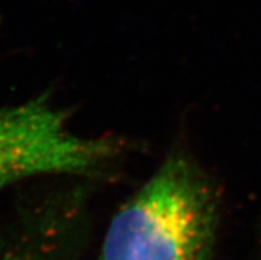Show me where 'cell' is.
<instances>
[{
  "mask_svg": "<svg viewBox=\"0 0 261 260\" xmlns=\"http://www.w3.org/2000/svg\"><path fill=\"white\" fill-rule=\"evenodd\" d=\"M220 201L187 150L174 149L117 210L99 260H211Z\"/></svg>",
  "mask_w": 261,
  "mask_h": 260,
  "instance_id": "1",
  "label": "cell"
},
{
  "mask_svg": "<svg viewBox=\"0 0 261 260\" xmlns=\"http://www.w3.org/2000/svg\"><path fill=\"white\" fill-rule=\"evenodd\" d=\"M122 150L113 138L74 134L45 96L0 108V191L41 175L85 178L103 172Z\"/></svg>",
  "mask_w": 261,
  "mask_h": 260,
  "instance_id": "2",
  "label": "cell"
},
{
  "mask_svg": "<svg viewBox=\"0 0 261 260\" xmlns=\"http://www.w3.org/2000/svg\"><path fill=\"white\" fill-rule=\"evenodd\" d=\"M85 203L81 188L52 191L27 214L16 234L0 237V260H63L83 226Z\"/></svg>",
  "mask_w": 261,
  "mask_h": 260,
  "instance_id": "3",
  "label": "cell"
}]
</instances>
